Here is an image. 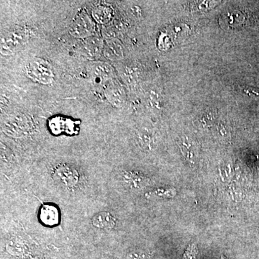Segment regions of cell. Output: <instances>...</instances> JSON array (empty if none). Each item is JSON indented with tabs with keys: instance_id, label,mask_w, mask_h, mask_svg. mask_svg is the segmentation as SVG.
I'll return each instance as SVG.
<instances>
[{
	"instance_id": "obj_11",
	"label": "cell",
	"mask_w": 259,
	"mask_h": 259,
	"mask_svg": "<svg viewBox=\"0 0 259 259\" xmlns=\"http://www.w3.org/2000/svg\"><path fill=\"white\" fill-rule=\"evenodd\" d=\"M93 226L102 230H112L115 228L116 220L115 217L108 212L97 213L92 220Z\"/></svg>"
},
{
	"instance_id": "obj_12",
	"label": "cell",
	"mask_w": 259,
	"mask_h": 259,
	"mask_svg": "<svg viewBox=\"0 0 259 259\" xmlns=\"http://www.w3.org/2000/svg\"><path fill=\"white\" fill-rule=\"evenodd\" d=\"M93 16L97 23H107L112 18V9L109 6L99 5L93 10Z\"/></svg>"
},
{
	"instance_id": "obj_14",
	"label": "cell",
	"mask_w": 259,
	"mask_h": 259,
	"mask_svg": "<svg viewBox=\"0 0 259 259\" xmlns=\"http://www.w3.org/2000/svg\"><path fill=\"white\" fill-rule=\"evenodd\" d=\"M216 117H217L216 111L213 110H207V111L203 112V114L201 116L199 122L203 126H209L214 122Z\"/></svg>"
},
{
	"instance_id": "obj_7",
	"label": "cell",
	"mask_w": 259,
	"mask_h": 259,
	"mask_svg": "<svg viewBox=\"0 0 259 259\" xmlns=\"http://www.w3.org/2000/svg\"><path fill=\"white\" fill-rule=\"evenodd\" d=\"M178 144L184 158L190 164H195L197 160V151L194 141L189 138L184 137L179 140Z\"/></svg>"
},
{
	"instance_id": "obj_6",
	"label": "cell",
	"mask_w": 259,
	"mask_h": 259,
	"mask_svg": "<svg viewBox=\"0 0 259 259\" xmlns=\"http://www.w3.org/2000/svg\"><path fill=\"white\" fill-rule=\"evenodd\" d=\"M105 97L112 105L121 107L125 102V93L121 85L116 82H110L105 90Z\"/></svg>"
},
{
	"instance_id": "obj_23",
	"label": "cell",
	"mask_w": 259,
	"mask_h": 259,
	"mask_svg": "<svg viewBox=\"0 0 259 259\" xmlns=\"http://www.w3.org/2000/svg\"><path fill=\"white\" fill-rule=\"evenodd\" d=\"M217 132L218 134V136L220 138H222V139H224V138L228 137V128L225 126L223 125L222 123L218 124L217 126Z\"/></svg>"
},
{
	"instance_id": "obj_20",
	"label": "cell",
	"mask_w": 259,
	"mask_h": 259,
	"mask_svg": "<svg viewBox=\"0 0 259 259\" xmlns=\"http://www.w3.org/2000/svg\"><path fill=\"white\" fill-rule=\"evenodd\" d=\"M242 91L250 96H253L259 99V90L258 89L249 88V87H241Z\"/></svg>"
},
{
	"instance_id": "obj_15",
	"label": "cell",
	"mask_w": 259,
	"mask_h": 259,
	"mask_svg": "<svg viewBox=\"0 0 259 259\" xmlns=\"http://www.w3.org/2000/svg\"><path fill=\"white\" fill-rule=\"evenodd\" d=\"M139 143L146 150L151 149L153 146V138L148 133H141L139 135Z\"/></svg>"
},
{
	"instance_id": "obj_22",
	"label": "cell",
	"mask_w": 259,
	"mask_h": 259,
	"mask_svg": "<svg viewBox=\"0 0 259 259\" xmlns=\"http://www.w3.org/2000/svg\"><path fill=\"white\" fill-rule=\"evenodd\" d=\"M124 76L125 79L131 81V80L134 79L135 78L137 77V72H136V69H134L133 67H127L124 72Z\"/></svg>"
},
{
	"instance_id": "obj_24",
	"label": "cell",
	"mask_w": 259,
	"mask_h": 259,
	"mask_svg": "<svg viewBox=\"0 0 259 259\" xmlns=\"http://www.w3.org/2000/svg\"><path fill=\"white\" fill-rule=\"evenodd\" d=\"M229 17L231 19H233V14H232V13H230ZM234 20H236V19L234 18ZM229 23L233 24V21H231V23ZM239 23H240L239 22L237 21V20H234V25H236V24H239ZM240 24H241V23H240Z\"/></svg>"
},
{
	"instance_id": "obj_5",
	"label": "cell",
	"mask_w": 259,
	"mask_h": 259,
	"mask_svg": "<svg viewBox=\"0 0 259 259\" xmlns=\"http://www.w3.org/2000/svg\"><path fill=\"white\" fill-rule=\"evenodd\" d=\"M90 73L96 82L105 83L113 76V69L105 62H95L90 66Z\"/></svg>"
},
{
	"instance_id": "obj_10",
	"label": "cell",
	"mask_w": 259,
	"mask_h": 259,
	"mask_svg": "<svg viewBox=\"0 0 259 259\" xmlns=\"http://www.w3.org/2000/svg\"><path fill=\"white\" fill-rule=\"evenodd\" d=\"M103 54L109 60H118L123 56L122 44L117 39H109L103 47Z\"/></svg>"
},
{
	"instance_id": "obj_17",
	"label": "cell",
	"mask_w": 259,
	"mask_h": 259,
	"mask_svg": "<svg viewBox=\"0 0 259 259\" xmlns=\"http://www.w3.org/2000/svg\"><path fill=\"white\" fill-rule=\"evenodd\" d=\"M192 9L194 10H197V11H206L207 10H209L212 7L215 6L216 2H194L192 4H190Z\"/></svg>"
},
{
	"instance_id": "obj_4",
	"label": "cell",
	"mask_w": 259,
	"mask_h": 259,
	"mask_svg": "<svg viewBox=\"0 0 259 259\" xmlns=\"http://www.w3.org/2000/svg\"><path fill=\"white\" fill-rule=\"evenodd\" d=\"M54 180L61 185L73 188L79 183V175L73 167L68 165H61L56 167L54 173Z\"/></svg>"
},
{
	"instance_id": "obj_21",
	"label": "cell",
	"mask_w": 259,
	"mask_h": 259,
	"mask_svg": "<svg viewBox=\"0 0 259 259\" xmlns=\"http://www.w3.org/2000/svg\"><path fill=\"white\" fill-rule=\"evenodd\" d=\"M196 254H197V248L196 245L192 244L187 248V252L185 255V259H195Z\"/></svg>"
},
{
	"instance_id": "obj_8",
	"label": "cell",
	"mask_w": 259,
	"mask_h": 259,
	"mask_svg": "<svg viewBox=\"0 0 259 259\" xmlns=\"http://www.w3.org/2000/svg\"><path fill=\"white\" fill-rule=\"evenodd\" d=\"M39 216L40 221L46 226H56L59 222V210L52 204H44L40 207Z\"/></svg>"
},
{
	"instance_id": "obj_3",
	"label": "cell",
	"mask_w": 259,
	"mask_h": 259,
	"mask_svg": "<svg viewBox=\"0 0 259 259\" xmlns=\"http://www.w3.org/2000/svg\"><path fill=\"white\" fill-rule=\"evenodd\" d=\"M95 31V25L92 19L87 13L78 15L70 25L69 32L76 37H90Z\"/></svg>"
},
{
	"instance_id": "obj_19",
	"label": "cell",
	"mask_w": 259,
	"mask_h": 259,
	"mask_svg": "<svg viewBox=\"0 0 259 259\" xmlns=\"http://www.w3.org/2000/svg\"><path fill=\"white\" fill-rule=\"evenodd\" d=\"M149 103L153 107H159L160 106V97L156 92L152 91L149 94Z\"/></svg>"
},
{
	"instance_id": "obj_16",
	"label": "cell",
	"mask_w": 259,
	"mask_h": 259,
	"mask_svg": "<svg viewBox=\"0 0 259 259\" xmlns=\"http://www.w3.org/2000/svg\"><path fill=\"white\" fill-rule=\"evenodd\" d=\"M175 192H175L174 189H170V190H168V189H158V190L149 192V193L147 194V197H165V198H166V197H174Z\"/></svg>"
},
{
	"instance_id": "obj_13",
	"label": "cell",
	"mask_w": 259,
	"mask_h": 259,
	"mask_svg": "<svg viewBox=\"0 0 259 259\" xmlns=\"http://www.w3.org/2000/svg\"><path fill=\"white\" fill-rule=\"evenodd\" d=\"M124 180L131 187L136 188V187H141L143 185L144 178L134 172H127L124 176Z\"/></svg>"
},
{
	"instance_id": "obj_1",
	"label": "cell",
	"mask_w": 259,
	"mask_h": 259,
	"mask_svg": "<svg viewBox=\"0 0 259 259\" xmlns=\"http://www.w3.org/2000/svg\"><path fill=\"white\" fill-rule=\"evenodd\" d=\"M27 76L32 79L41 84H50L54 81V73L51 65L48 61L40 58L32 59L27 65Z\"/></svg>"
},
{
	"instance_id": "obj_18",
	"label": "cell",
	"mask_w": 259,
	"mask_h": 259,
	"mask_svg": "<svg viewBox=\"0 0 259 259\" xmlns=\"http://www.w3.org/2000/svg\"><path fill=\"white\" fill-rule=\"evenodd\" d=\"M148 253L144 250H134L127 255V259H148Z\"/></svg>"
},
{
	"instance_id": "obj_2",
	"label": "cell",
	"mask_w": 259,
	"mask_h": 259,
	"mask_svg": "<svg viewBox=\"0 0 259 259\" xmlns=\"http://www.w3.org/2000/svg\"><path fill=\"white\" fill-rule=\"evenodd\" d=\"M28 32L23 30H15L5 34L1 39V53L5 55L13 54L28 41Z\"/></svg>"
},
{
	"instance_id": "obj_9",
	"label": "cell",
	"mask_w": 259,
	"mask_h": 259,
	"mask_svg": "<svg viewBox=\"0 0 259 259\" xmlns=\"http://www.w3.org/2000/svg\"><path fill=\"white\" fill-rule=\"evenodd\" d=\"M103 49L102 41L97 37H88L81 44V53L88 58L96 57Z\"/></svg>"
}]
</instances>
